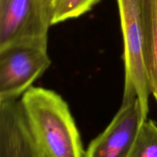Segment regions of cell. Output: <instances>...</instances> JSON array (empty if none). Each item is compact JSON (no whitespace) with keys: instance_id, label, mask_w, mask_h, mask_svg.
I'll return each mask as SVG.
<instances>
[{"instance_id":"6da1fadb","label":"cell","mask_w":157,"mask_h":157,"mask_svg":"<svg viewBox=\"0 0 157 157\" xmlns=\"http://www.w3.org/2000/svg\"><path fill=\"white\" fill-rule=\"evenodd\" d=\"M20 100L46 157H84L79 130L61 95L50 89L32 86Z\"/></svg>"},{"instance_id":"7a4b0ae2","label":"cell","mask_w":157,"mask_h":157,"mask_svg":"<svg viewBox=\"0 0 157 157\" xmlns=\"http://www.w3.org/2000/svg\"><path fill=\"white\" fill-rule=\"evenodd\" d=\"M124 39L125 68L122 104L138 99L147 118L151 94L144 58V41L140 0H117Z\"/></svg>"},{"instance_id":"3957f363","label":"cell","mask_w":157,"mask_h":157,"mask_svg":"<svg viewBox=\"0 0 157 157\" xmlns=\"http://www.w3.org/2000/svg\"><path fill=\"white\" fill-rule=\"evenodd\" d=\"M51 17L43 0H0V50L21 44L48 48Z\"/></svg>"},{"instance_id":"277c9868","label":"cell","mask_w":157,"mask_h":157,"mask_svg":"<svg viewBox=\"0 0 157 157\" xmlns=\"http://www.w3.org/2000/svg\"><path fill=\"white\" fill-rule=\"evenodd\" d=\"M48 48L13 45L0 50V101L19 99L50 67Z\"/></svg>"},{"instance_id":"5b68a950","label":"cell","mask_w":157,"mask_h":157,"mask_svg":"<svg viewBox=\"0 0 157 157\" xmlns=\"http://www.w3.org/2000/svg\"><path fill=\"white\" fill-rule=\"evenodd\" d=\"M146 119L138 99L122 104L107 128L90 143L84 157H129Z\"/></svg>"},{"instance_id":"8992f818","label":"cell","mask_w":157,"mask_h":157,"mask_svg":"<svg viewBox=\"0 0 157 157\" xmlns=\"http://www.w3.org/2000/svg\"><path fill=\"white\" fill-rule=\"evenodd\" d=\"M0 157H46L20 98L0 101Z\"/></svg>"},{"instance_id":"52a82bcc","label":"cell","mask_w":157,"mask_h":157,"mask_svg":"<svg viewBox=\"0 0 157 157\" xmlns=\"http://www.w3.org/2000/svg\"><path fill=\"white\" fill-rule=\"evenodd\" d=\"M144 58L150 91L157 103V0H140Z\"/></svg>"},{"instance_id":"ba28073f","label":"cell","mask_w":157,"mask_h":157,"mask_svg":"<svg viewBox=\"0 0 157 157\" xmlns=\"http://www.w3.org/2000/svg\"><path fill=\"white\" fill-rule=\"evenodd\" d=\"M129 157H157V124L143 121Z\"/></svg>"},{"instance_id":"9c48e42d","label":"cell","mask_w":157,"mask_h":157,"mask_svg":"<svg viewBox=\"0 0 157 157\" xmlns=\"http://www.w3.org/2000/svg\"><path fill=\"white\" fill-rule=\"evenodd\" d=\"M100 0H56L53 6L51 24L76 18L93 9Z\"/></svg>"},{"instance_id":"30bf717a","label":"cell","mask_w":157,"mask_h":157,"mask_svg":"<svg viewBox=\"0 0 157 157\" xmlns=\"http://www.w3.org/2000/svg\"><path fill=\"white\" fill-rule=\"evenodd\" d=\"M55 1H56V0H43V2H44L45 6L48 8V9L50 11L51 15H52V9H53V6H54V5H55ZM51 18H52V17H51Z\"/></svg>"}]
</instances>
